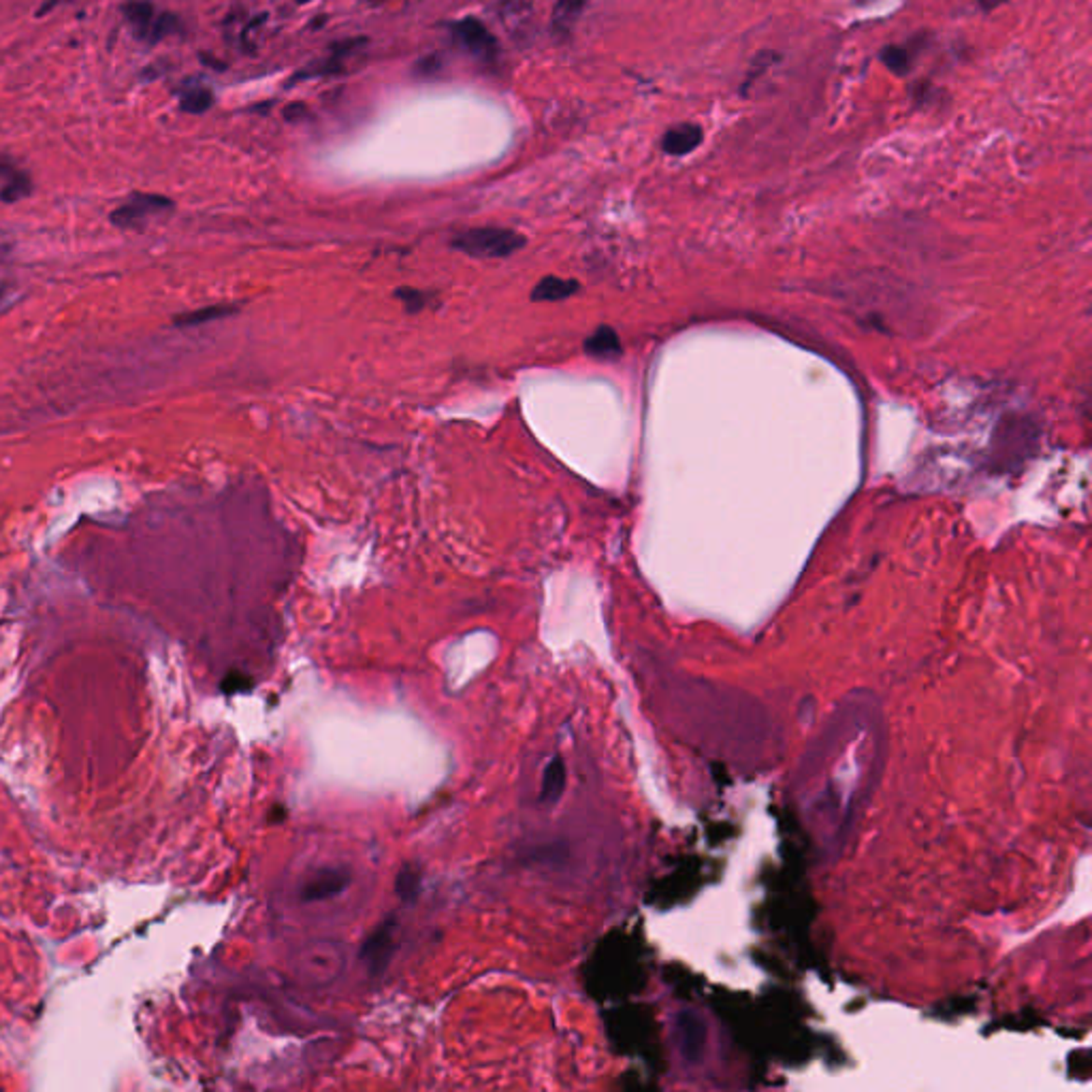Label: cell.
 Here are the masks:
<instances>
[{
    "instance_id": "obj_10",
    "label": "cell",
    "mask_w": 1092,
    "mask_h": 1092,
    "mask_svg": "<svg viewBox=\"0 0 1092 1092\" xmlns=\"http://www.w3.org/2000/svg\"><path fill=\"white\" fill-rule=\"evenodd\" d=\"M585 352L589 356H596V359H614V356H619L621 352H624L619 333L614 331L612 327H606V324H602V327H597L585 339Z\"/></svg>"
},
{
    "instance_id": "obj_22",
    "label": "cell",
    "mask_w": 1092,
    "mask_h": 1092,
    "mask_svg": "<svg viewBox=\"0 0 1092 1092\" xmlns=\"http://www.w3.org/2000/svg\"><path fill=\"white\" fill-rule=\"evenodd\" d=\"M9 254H11V241H7L5 237H0V263H3Z\"/></svg>"
},
{
    "instance_id": "obj_23",
    "label": "cell",
    "mask_w": 1092,
    "mask_h": 1092,
    "mask_svg": "<svg viewBox=\"0 0 1092 1092\" xmlns=\"http://www.w3.org/2000/svg\"><path fill=\"white\" fill-rule=\"evenodd\" d=\"M980 3H982L984 9H995V7H999L1000 3H1005V0H980Z\"/></svg>"
},
{
    "instance_id": "obj_11",
    "label": "cell",
    "mask_w": 1092,
    "mask_h": 1092,
    "mask_svg": "<svg viewBox=\"0 0 1092 1092\" xmlns=\"http://www.w3.org/2000/svg\"><path fill=\"white\" fill-rule=\"evenodd\" d=\"M679 1042H681V1052L682 1056L687 1060H697L700 1056V1045H702V1027H700V1020L696 1018V1013L692 1012H685L679 1015Z\"/></svg>"
},
{
    "instance_id": "obj_17",
    "label": "cell",
    "mask_w": 1092,
    "mask_h": 1092,
    "mask_svg": "<svg viewBox=\"0 0 1092 1092\" xmlns=\"http://www.w3.org/2000/svg\"><path fill=\"white\" fill-rule=\"evenodd\" d=\"M180 30H181V24H180V18H178V15H171V13H156V18H154V24H151L150 36H148V43L154 45V43H158V41L166 39V36H169V35H176V33H180Z\"/></svg>"
},
{
    "instance_id": "obj_21",
    "label": "cell",
    "mask_w": 1092,
    "mask_h": 1092,
    "mask_svg": "<svg viewBox=\"0 0 1092 1092\" xmlns=\"http://www.w3.org/2000/svg\"><path fill=\"white\" fill-rule=\"evenodd\" d=\"M65 3H73V0H43V3H41V7H39V9H36V15H39V18H43V15H45V13H50V11H54V9H56V7H60V5H65Z\"/></svg>"
},
{
    "instance_id": "obj_9",
    "label": "cell",
    "mask_w": 1092,
    "mask_h": 1092,
    "mask_svg": "<svg viewBox=\"0 0 1092 1092\" xmlns=\"http://www.w3.org/2000/svg\"><path fill=\"white\" fill-rule=\"evenodd\" d=\"M579 291H581V284L576 282V280L546 276L534 286L532 301H538V303L564 301L568 297H572V295H576Z\"/></svg>"
},
{
    "instance_id": "obj_2",
    "label": "cell",
    "mask_w": 1092,
    "mask_h": 1092,
    "mask_svg": "<svg viewBox=\"0 0 1092 1092\" xmlns=\"http://www.w3.org/2000/svg\"><path fill=\"white\" fill-rule=\"evenodd\" d=\"M171 209L173 201L166 199L163 194L135 193L128 196L122 205H118V208L111 211V224L126 231L141 229V226L148 223V218L165 214V211Z\"/></svg>"
},
{
    "instance_id": "obj_13",
    "label": "cell",
    "mask_w": 1092,
    "mask_h": 1092,
    "mask_svg": "<svg viewBox=\"0 0 1092 1092\" xmlns=\"http://www.w3.org/2000/svg\"><path fill=\"white\" fill-rule=\"evenodd\" d=\"M124 15H126L128 24H131L136 39L148 41L151 24H154V18H156L154 5L148 3V0H133V3H128L124 7Z\"/></svg>"
},
{
    "instance_id": "obj_25",
    "label": "cell",
    "mask_w": 1092,
    "mask_h": 1092,
    "mask_svg": "<svg viewBox=\"0 0 1092 1092\" xmlns=\"http://www.w3.org/2000/svg\"><path fill=\"white\" fill-rule=\"evenodd\" d=\"M297 3L299 5H308V3H312V0H297Z\"/></svg>"
},
{
    "instance_id": "obj_20",
    "label": "cell",
    "mask_w": 1092,
    "mask_h": 1092,
    "mask_svg": "<svg viewBox=\"0 0 1092 1092\" xmlns=\"http://www.w3.org/2000/svg\"><path fill=\"white\" fill-rule=\"evenodd\" d=\"M248 685H250V679L246 677V674L233 672L231 677L224 679L223 687L226 689V692H239V689H248Z\"/></svg>"
},
{
    "instance_id": "obj_1",
    "label": "cell",
    "mask_w": 1092,
    "mask_h": 1092,
    "mask_svg": "<svg viewBox=\"0 0 1092 1092\" xmlns=\"http://www.w3.org/2000/svg\"><path fill=\"white\" fill-rule=\"evenodd\" d=\"M527 244L521 233L499 226H478L454 235L451 246L474 259H506Z\"/></svg>"
},
{
    "instance_id": "obj_19",
    "label": "cell",
    "mask_w": 1092,
    "mask_h": 1092,
    "mask_svg": "<svg viewBox=\"0 0 1092 1092\" xmlns=\"http://www.w3.org/2000/svg\"><path fill=\"white\" fill-rule=\"evenodd\" d=\"M882 60L887 65V68H892V71H907L909 66V56H907V50L902 48H885Z\"/></svg>"
},
{
    "instance_id": "obj_6",
    "label": "cell",
    "mask_w": 1092,
    "mask_h": 1092,
    "mask_svg": "<svg viewBox=\"0 0 1092 1092\" xmlns=\"http://www.w3.org/2000/svg\"><path fill=\"white\" fill-rule=\"evenodd\" d=\"M33 194V180L11 158L0 156V201L18 203Z\"/></svg>"
},
{
    "instance_id": "obj_24",
    "label": "cell",
    "mask_w": 1092,
    "mask_h": 1092,
    "mask_svg": "<svg viewBox=\"0 0 1092 1092\" xmlns=\"http://www.w3.org/2000/svg\"><path fill=\"white\" fill-rule=\"evenodd\" d=\"M5 293H7V288H5V284H3V282H0V299L5 297Z\"/></svg>"
},
{
    "instance_id": "obj_18",
    "label": "cell",
    "mask_w": 1092,
    "mask_h": 1092,
    "mask_svg": "<svg viewBox=\"0 0 1092 1092\" xmlns=\"http://www.w3.org/2000/svg\"><path fill=\"white\" fill-rule=\"evenodd\" d=\"M395 297L401 303H404L408 312H421V309L427 308V303L431 299H434V295L424 293V291H419V288H408V286H404V288H397Z\"/></svg>"
},
{
    "instance_id": "obj_7",
    "label": "cell",
    "mask_w": 1092,
    "mask_h": 1092,
    "mask_svg": "<svg viewBox=\"0 0 1092 1092\" xmlns=\"http://www.w3.org/2000/svg\"><path fill=\"white\" fill-rule=\"evenodd\" d=\"M702 143V128L692 122L672 126L662 139V150L670 156H685Z\"/></svg>"
},
{
    "instance_id": "obj_15",
    "label": "cell",
    "mask_w": 1092,
    "mask_h": 1092,
    "mask_svg": "<svg viewBox=\"0 0 1092 1092\" xmlns=\"http://www.w3.org/2000/svg\"><path fill=\"white\" fill-rule=\"evenodd\" d=\"M211 105H214V93L205 86L186 88L184 94L180 96V109L193 113V116H201V113L209 111Z\"/></svg>"
},
{
    "instance_id": "obj_12",
    "label": "cell",
    "mask_w": 1092,
    "mask_h": 1092,
    "mask_svg": "<svg viewBox=\"0 0 1092 1092\" xmlns=\"http://www.w3.org/2000/svg\"><path fill=\"white\" fill-rule=\"evenodd\" d=\"M585 9V0H555V9H553V33L559 39L572 35L576 22Z\"/></svg>"
},
{
    "instance_id": "obj_4",
    "label": "cell",
    "mask_w": 1092,
    "mask_h": 1092,
    "mask_svg": "<svg viewBox=\"0 0 1092 1092\" xmlns=\"http://www.w3.org/2000/svg\"><path fill=\"white\" fill-rule=\"evenodd\" d=\"M395 928H397L395 917H389V920L382 922L381 927L366 939V943H363L361 960L366 962L371 975L382 973V970L389 967L393 950H395Z\"/></svg>"
},
{
    "instance_id": "obj_14",
    "label": "cell",
    "mask_w": 1092,
    "mask_h": 1092,
    "mask_svg": "<svg viewBox=\"0 0 1092 1092\" xmlns=\"http://www.w3.org/2000/svg\"><path fill=\"white\" fill-rule=\"evenodd\" d=\"M235 306H226V303H216V306H208V308H201V309H193V312H186V314H180L176 318V324L178 327H196V324H205V323H211V321H220V318H226L235 312Z\"/></svg>"
},
{
    "instance_id": "obj_5",
    "label": "cell",
    "mask_w": 1092,
    "mask_h": 1092,
    "mask_svg": "<svg viewBox=\"0 0 1092 1092\" xmlns=\"http://www.w3.org/2000/svg\"><path fill=\"white\" fill-rule=\"evenodd\" d=\"M348 884H351V873H348L346 869H321L303 884L301 900L303 902L329 900L344 892Z\"/></svg>"
},
{
    "instance_id": "obj_16",
    "label": "cell",
    "mask_w": 1092,
    "mask_h": 1092,
    "mask_svg": "<svg viewBox=\"0 0 1092 1092\" xmlns=\"http://www.w3.org/2000/svg\"><path fill=\"white\" fill-rule=\"evenodd\" d=\"M397 897L406 902H412L421 892V870L414 867H404L395 879Z\"/></svg>"
},
{
    "instance_id": "obj_3",
    "label": "cell",
    "mask_w": 1092,
    "mask_h": 1092,
    "mask_svg": "<svg viewBox=\"0 0 1092 1092\" xmlns=\"http://www.w3.org/2000/svg\"><path fill=\"white\" fill-rule=\"evenodd\" d=\"M451 30L454 39L464 45L472 56L481 60H493L497 56V39L478 18H461L454 22Z\"/></svg>"
},
{
    "instance_id": "obj_8",
    "label": "cell",
    "mask_w": 1092,
    "mask_h": 1092,
    "mask_svg": "<svg viewBox=\"0 0 1092 1092\" xmlns=\"http://www.w3.org/2000/svg\"><path fill=\"white\" fill-rule=\"evenodd\" d=\"M566 781H568V772H566L564 757L555 755L549 764H546V769L542 772V785H540L542 805H555V802L561 798V794H564V790H566Z\"/></svg>"
}]
</instances>
